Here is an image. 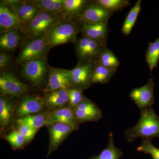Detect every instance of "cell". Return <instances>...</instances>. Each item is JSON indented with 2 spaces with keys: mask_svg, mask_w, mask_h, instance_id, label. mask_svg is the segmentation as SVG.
Here are the masks:
<instances>
[{
  "mask_svg": "<svg viewBox=\"0 0 159 159\" xmlns=\"http://www.w3.org/2000/svg\"><path fill=\"white\" fill-rule=\"evenodd\" d=\"M124 134L129 142L139 138L142 139L159 138V117L152 107L141 110L139 122L125 130Z\"/></svg>",
  "mask_w": 159,
  "mask_h": 159,
  "instance_id": "1",
  "label": "cell"
},
{
  "mask_svg": "<svg viewBox=\"0 0 159 159\" xmlns=\"http://www.w3.org/2000/svg\"><path fill=\"white\" fill-rule=\"evenodd\" d=\"M79 32V24L77 22L59 19L44 36L45 41L50 48L68 43H74Z\"/></svg>",
  "mask_w": 159,
  "mask_h": 159,
  "instance_id": "2",
  "label": "cell"
},
{
  "mask_svg": "<svg viewBox=\"0 0 159 159\" xmlns=\"http://www.w3.org/2000/svg\"><path fill=\"white\" fill-rule=\"evenodd\" d=\"M107 42L82 36L74 43V49L78 63L94 62L101 51L106 47Z\"/></svg>",
  "mask_w": 159,
  "mask_h": 159,
  "instance_id": "3",
  "label": "cell"
},
{
  "mask_svg": "<svg viewBox=\"0 0 159 159\" xmlns=\"http://www.w3.org/2000/svg\"><path fill=\"white\" fill-rule=\"evenodd\" d=\"M58 19L53 15L40 10L22 30L29 39L44 37Z\"/></svg>",
  "mask_w": 159,
  "mask_h": 159,
  "instance_id": "4",
  "label": "cell"
},
{
  "mask_svg": "<svg viewBox=\"0 0 159 159\" xmlns=\"http://www.w3.org/2000/svg\"><path fill=\"white\" fill-rule=\"evenodd\" d=\"M50 48L45 41L44 37L29 39L20 49L17 62L22 66L37 59H44Z\"/></svg>",
  "mask_w": 159,
  "mask_h": 159,
  "instance_id": "5",
  "label": "cell"
},
{
  "mask_svg": "<svg viewBox=\"0 0 159 159\" xmlns=\"http://www.w3.org/2000/svg\"><path fill=\"white\" fill-rule=\"evenodd\" d=\"M113 14V13L94 1L89 2L75 21L79 24L106 22Z\"/></svg>",
  "mask_w": 159,
  "mask_h": 159,
  "instance_id": "6",
  "label": "cell"
},
{
  "mask_svg": "<svg viewBox=\"0 0 159 159\" xmlns=\"http://www.w3.org/2000/svg\"><path fill=\"white\" fill-rule=\"evenodd\" d=\"M70 70L50 67L48 69V79L45 91L68 89L72 88Z\"/></svg>",
  "mask_w": 159,
  "mask_h": 159,
  "instance_id": "7",
  "label": "cell"
},
{
  "mask_svg": "<svg viewBox=\"0 0 159 159\" xmlns=\"http://www.w3.org/2000/svg\"><path fill=\"white\" fill-rule=\"evenodd\" d=\"M48 69L44 59L35 60L23 66L22 74L33 85L39 86L44 80Z\"/></svg>",
  "mask_w": 159,
  "mask_h": 159,
  "instance_id": "8",
  "label": "cell"
},
{
  "mask_svg": "<svg viewBox=\"0 0 159 159\" xmlns=\"http://www.w3.org/2000/svg\"><path fill=\"white\" fill-rule=\"evenodd\" d=\"M94 64V62L78 63L75 68L70 70L72 88L83 91L90 86Z\"/></svg>",
  "mask_w": 159,
  "mask_h": 159,
  "instance_id": "9",
  "label": "cell"
},
{
  "mask_svg": "<svg viewBox=\"0 0 159 159\" xmlns=\"http://www.w3.org/2000/svg\"><path fill=\"white\" fill-rule=\"evenodd\" d=\"M0 90L3 95L20 97L27 91V87L11 72H1Z\"/></svg>",
  "mask_w": 159,
  "mask_h": 159,
  "instance_id": "10",
  "label": "cell"
},
{
  "mask_svg": "<svg viewBox=\"0 0 159 159\" xmlns=\"http://www.w3.org/2000/svg\"><path fill=\"white\" fill-rule=\"evenodd\" d=\"M73 109L78 123L97 121L102 118L101 110L93 102L87 98Z\"/></svg>",
  "mask_w": 159,
  "mask_h": 159,
  "instance_id": "11",
  "label": "cell"
},
{
  "mask_svg": "<svg viewBox=\"0 0 159 159\" xmlns=\"http://www.w3.org/2000/svg\"><path fill=\"white\" fill-rule=\"evenodd\" d=\"M154 83L150 78L143 86L135 88L131 92L129 97L141 110L152 107L155 99L154 97Z\"/></svg>",
  "mask_w": 159,
  "mask_h": 159,
  "instance_id": "12",
  "label": "cell"
},
{
  "mask_svg": "<svg viewBox=\"0 0 159 159\" xmlns=\"http://www.w3.org/2000/svg\"><path fill=\"white\" fill-rule=\"evenodd\" d=\"M82 36L107 42L108 35V22L101 23H82L79 24Z\"/></svg>",
  "mask_w": 159,
  "mask_h": 159,
  "instance_id": "13",
  "label": "cell"
},
{
  "mask_svg": "<svg viewBox=\"0 0 159 159\" xmlns=\"http://www.w3.org/2000/svg\"><path fill=\"white\" fill-rule=\"evenodd\" d=\"M45 106L42 98L32 95L27 96L20 102L16 110V114L21 118L37 113L42 111Z\"/></svg>",
  "mask_w": 159,
  "mask_h": 159,
  "instance_id": "14",
  "label": "cell"
},
{
  "mask_svg": "<svg viewBox=\"0 0 159 159\" xmlns=\"http://www.w3.org/2000/svg\"><path fill=\"white\" fill-rule=\"evenodd\" d=\"M50 126V143L48 155L58 147L60 144L74 129L70 125L57 123Z\"/></svg>",
  "mask_w": 159,
  "mask_h": 159,
  "instance_id": "15",
  "label": "cell"
},
{
  "mask_svg": "<svg viewBox=\"0 0 159 159\" xmlns=\"http://www.w3.org/2000/svg\"><path fill=\"white\" fill-rule=\"evenodd\" d=\"M57 123H63L70 125L76 129L78 127L77 122L74 110L70 107H62L53 111L49 113L48 125H53Z\"/></svg>",
  "mask_w": 159,
  "mask_h": 159,
  "instance_id": "16",
  "label": "cell"
},
{
  "mask_svg": "<svg viewBox=\"0 0 159 159\" xmlns=\"http://www.w3.org/2000/svg\"><path fill=\"white\" fill-rule=\"evenodd\" d=\"M89 2L86 0H65L59 19L75 21Z\"/></svg>",
  "mask_w": 159,
  "mask_h": 159,
  "instance_id": "17",
  "label": "cell"
},
{
  "mask_svg": "<svg viewBox=\"0 0 159 159\" xmlns=\"http://www.w3.org/2000/svg\"><path fill=\"white\" fill-rule=\"evenodd\" d=\"M23 25L16 14L10 8L0 5V29L1 32L14 29H23Z\"/></svg>",
  "mask_w": 159,
  "mask_h": 159,
  "instance_id": "18",
  "label": "cell"
},
{
  "mask_svg": "<svg viewBox=\"0 0 159 159\" xmlns=\"http://www.w3.org/2000/svg\"><path fill=\"white\" fill-rule=\"evenodd\" d=\"M17 16L23 25H27L40 11L30 2L20 1L13 6L9 7Z\"/></svg>",
  "mask_w": 159,
  "mask_h": 159,
  "instance_id": "19",
  "label": "cell"
},
{
  "mask_svg": "<svg viewBox=\"0 0 159 159\" xmlns=\"http://www.w3.org/2000/svg\"><path fill=\"white\" fill-rule=\"evenodd\" d=\"M45 105L49 108H62L66 104L69 103L70 97L68 89H58L46 92L42 97Z\"/></svg>",
  "mask_w": 159,
  "mask_h": 159,
  "instance_id": "20",
  "label": "cell"
},
{
  "mask_svg": "<svg viewBox=\"0 0 159 159\" xmlns=\"http://www.w3.org/2000/svg\"><path fill=\"white\" fill-rule=\"evenodd\" d=\"M22 29H14L1 32L0 36V48L4 51H13L23 40Z\"/></svg>",
  "mask_w": 159,
  "mask_h": 159,
  "instance_id": "21",
  "label": "cell"
},
{
  "mask_svg": "<svg viewBox=\"0 0 159 159\" xmlns=\"http://www.w3.org/2000/svg\"><path fill=\"white\" fill-rule=\"evenodd\" d=\"M116 69L106 67L95 62L92 73L91 83L92 84L107 83L116 74Z\"/></svg>",
  "mask_w": 159,
  "mask_h": 159,
  "instance_id": "22",
  "label": "cell"
},
{
  "mask_svg": "<svg viewBox=\"0 0 159 159\" xmlns=\"http://www.w3.org/2000/svg\"><path fill=\"white\" fill-rule=\"evenodd\" d=\"M49 113H40L29 115L18 119V124H25L32 128L39 129L48 125Z\"/></svg>",
  "mask_w": 159,
  "mask_h": 159,
  "instance_id": "23",
  "label": "cell"
},
{
  "mask_svg": "<svg viewBox=\"0 0 159 159\" xmlns=\"http://www.w3.org/2000/svg\"><path fill=\"white\" fill-rule=\"evenodd\" d=\"M123 156V152L120 148L115 146L112 133L109 134L108 144L105 149L99 155L95 156L89 159H120Z\"/></svg>",
  "mask_w": 159,
  "mask_h": 159,
  "instance_id": "24",
  "label": "cell"
},
{
  "mask_svg": "<svg viewBox=\"0 0 159 159\" xmlns=\"http://www.w3.org/2000/svg\"><path fill=\"white\" fill-rule=\"evenodd\" d=\"M142 1L138 0L129 12L125 18L122 29V32L125 36L130 34L136 22L138 16L141 10Z\"/></svg>",
  "mask_w": 159,
  "mask_h": 159,
  "instance_id": "25",
  "label": "cell"
},
{
  "mask_svg": "<svg viewBox=\"0 0 159 159\" xmlns=\"http://www.w3.org/2000/svg\"><path fill=\"white\" fill-rule=\"evenodd\" d=\"M95 62L113 69H117L120 65L118 57L107 46L100 52Z\"/></svg>",
  "mask_w": 159,
  "mask_h": 159,
  "instance_id": "26",
  "label": "cell"
},
{
  "mask_svg": "<svg viewBox=\"0 0 159 159\" xmlns=\"http://www.w3.org/2000/svg\"><path fill=\"white\" fill-rule=\"evenodd\" d=\"M145 60L151 72L157 67L159 60V37L153 42L149 43Z\"/></svg>",
  "mask_w": 159,
  "mask_h": 159,
  "instance_id": "27",
  "label": "cell"
},
{
  "mask_svg": "<svg viewBox=\"0 0 159 159\" xmlns=\"http://www.w3.org/2000/svg\"><path fill=\"white\" fill-rule=\"evenodd\" d=\"M12 104L6 97L0 98V122L1 126L6 127L11 120Z\"/></svg>",
  "mask_w": 159,
  "mask_h": 159,
  "instance_id": "28",
  "label": "cell"
},
{
  "mask_svg": "<svg viewBox=\"0 0 159 159\" xmlns=\"http://www.w3.org/2000/svg\"><path fill=\"white\" fill-rule=\"evenodd\" d=\"M96 2L112 13L122 10L131 5L128 0H96Z\"/></svg>",
  "mask_w": 159,
  "mask_h": 159,
  "instance_id": "29",
  "label": "cell"
},
{
  "mask_svg": "<svg viewBox=\"0 0 159 159\" xmlns=\"http://www.w3.org/2000/svg\"><path fill=\"white\" fill-rule=\"evenodd\" d=\"M141 145L137 148V150L145 154H149L152 159H159V148L154 146L152 139H142Z\"/></svg>",
  "mask_w": 159,
  "mask_h": 159,
  "instance_id": "30",
  "label": "cell"
},
{
  "mask_svg": "<svg viewBox=\"0 0 159 159\" xmlns=\"http://www.w3.org/2000/svg\"><path fill=\"white\" fill-rule=\"evenodd\" d=\"M70 101L69 104L72 108L77 106L86 99L84 95L83 90L76 88H70L68 89Z\"/></svg>",
  "mask_w": 159,
  "mask_h": 159,
  "instance_id": "31",
  "label": "cell"
},
{
  "mask_svg": "<svg viewBox=\"0 0 159 159\" xmlns=\"http://www.w3.org/2000/svg\"><path fill=\"white\" fill-rule=\"evenodd\" d=\"M5 138L15 148H20L25 142V139L19 130L11 132L6 135Z\"/></svg>",
  "mask_w": 159,
  "mask_h": 159,
  "instance_id": "32",
  "label": "cell"
},
{
  "mask_svg": "<svg viewBox=\"0 0 159 159\" xmlns=\"http://www.w3.org/2000/svg\"><path fill=\"white\" fill-rule=\"evenodd\" d=\"M18 130L25 138V142H29L34 138L38 129L25 124H18Z\"/></svg>",
  "mask_w": 159,
  "mask_h": 159,
  "instance_id": "33",
  "label": "cell"
},
{
  "mask_svg": "<svg viewBox=\"0 0 159 159\" xmlns=\"http://www.w3.org/2000/svg\"><path fill=\"white\" fill-rule=\"evenodd\" d=\"M31 2L40 11L48 12L49 7L53 3V0H38L32 1Z\"/></svg>",
  "mask_w": 159,
  "mask_h": 159,
  "instance_id": "34",
  "label": "cell"
},
{
  "mask_svg": "<svg viewBox=\"0 0 159 159\" xmlns=\"http://www.w3.org/2000/svg\"><path fill=\"white\" fill-rule=\"evenodd\" d=\"M11 57L9 54L1 51L0 54V68H5L11 61Z\"/></svg>",
  "mask_w": 159,
  "mask_h": 159,
  "instance_id": "35",
  "label": "cell"
},
{
  "mask_svg": "<svg viewBox=\"0 0 159 159\" xmlns=\"http://www.w3.org/2000/svg\"><path fill=\"white\" fill-rule=\"evenodd\" d=\"M64 2L65 0H53L54 9V16L58 19H59L62 11Z\"/></svg>",
  "mask_w": 159,
  "mask_h": 159,
  "instance_id": "36",
  "label": "cell"
}]
</instances>
